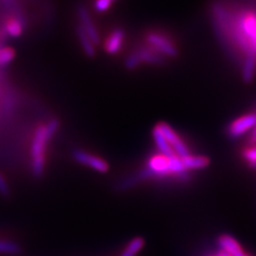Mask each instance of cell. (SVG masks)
<instances>
[{
	"mask_svg": "<svg viewBox=\"0 0 256 256\" xmlns=\"http://www.w3.org/2000/svg\"><path fill=\"white\" fill-rule=\"evenodd\" d=\"M134 52H137L142 64L146 63L150 64V66H162V64L164 63V57H162V54L155 52L153 48L148 47V45L139 47Z\"/></svg>",
	"mask_w": 256,
	"mask_h": 256,
	"instance_id": "10",
	"label": "cell"
},
{
	"mask_svg": "<svg viewBox=\"0 0 256 256\" xmlns=\"http://www.w3.org/2000/svg\"><path fill=\"white\" fill-rule=\"evenodd\" d=\"M256 72V57L246 56L242 66V79L246 84H250L254 79Z\"/></svg>",
	"mask_w": 256,
	"mask_h": 256,
	"instance_id": "15",
	"label": "cell"
},
{
	"mask_svg": "<svg viewBox=\"0 0 256 256\" xmlns=\"http://www.w3.org/2000/svg\"><path fill=\"white\" fill-rule=\"evenodd\" d=\"M125 31L121 28H116L111 31V34L106 38L105 44H104V50L110 54L114 56L120 52L125 42Z\"/></svg>",
	"mask_w": 256,
	"mask_h": 256,
	"instance_id": "8",
	"label": "cell"
},
{
	"mask_svg": "<svg viewBox=\"0 0 256 256\" xmlns=\"http://www.w3.org/2000/svg\"><path fill=\"white\" fill-rule=\"evenodd\" d=\"M234 36L246 56L256 57V11H242L234 20Z\"/></svg>",
	"mask_w": 256,
	"mask_h": 256,
	"instance_id": "2",
	"label": "cell"
},
{
	"mask_svg": "<svg viewBox=\"0 0 256 256\" xmlns=\"http://www.w3.org/2000/svg\"><path fill=\"white\" fill-rule=\"evenodd\" d=\"M182 162L187 171L201 170L205 169V168L210 164V159L207 156L189 154L188 156L182 158Z\"/></svg>",
	"mask_w": 256,
	"mask_h": 256,
	"instance_id": "12",
	"label": "cell"
},
{
	"mask_svg": "<svg viewBox=\"0 0 256 256\" xmlns=\"http://www.w3.org/2000/svg\"><path fill=\"white\" fill-rule=\"evenodd\" d=\"M2 29L4 30L6 36L10 38H20L24 34V22L18 16H9L4 22Z\"/></svg>",
	"mask_w": 256,
	"mask_h": 256,
	"instance_id": "13",
	"label": "cell"
},
{
	"mask_svg": "<svg viewBox=\"0 0 256 256\" xmlns=\"http://www.w3.org/2000/svg\"><path fill=\"white\" fill-rule=\"evenodd\" d=\"M16 56L15 50L10 46L0 47V68L6 66L10 64Z\"/></svg>",
	"mask_w": 256,
	"mask_h": 256,
	"instance_id": "17",
	"label": "cell"
},
{
	"mask_svg": "<svg viewBox=\"0 0 256 256\" xmlns=\"http://www.w3.org/2000/svg\"><path fill=\"white\" fill-rule=\"evenodd\" d=\"M144 239L142 237H134L132 242L127 244L121 256H136L144 246Z\"/></svg>",
	"mask_w": 256,
	"mask_h": 256,
	"instance_id": "16",
	"label": "cell"
},
{
	"mask_svg": "<svg viewBox=\"0 0 256 256\" xmlns=\"http://www.w3.org/2000/svg\"><path fill=\"white\" fill-rule=\"evenodd\" d=\"M141 64H142L141 60L138 57L137 52H136L134 50L128 54L126 59H125V61H124V66L128 70H134L136 68H138L141 66Z\"/></svg>",
	"mask_w": 256,
	"mask_h": 256,
	"instance_id": "18",
	"label": "cell"
},
{
	"mask_svg": "<svg viewBox=\"0 0 256 256\" xmlns=\"http://www.w3.org/2000/svg\"><path fill=\"white\" fill-rule=\"evenodd\" d=\"M157 126L159 127V130H162L164 138L166 139L168 142H169V144L175 152L176 155L182 158L190 154V150L187 146L186 142L180 138V136L174 130V128L171 125L166 124L164 122H160L157 124Z\"/></svg>",
	"mask_w": 256,
	"mask_h": 256,
	"instance_id": "5",
	"label": "cell"
},
{
	"mask_svg": "<svg viewBox=\"0 0 256 256\" xmlns=\"http://www.w3.org/2000/svg\"><path fill=\"white\" fill-rule=\"evenodd\" d=\"M73 159L79 164H82L84 166L90 168V169L95 170L96 172L100 173H107L109 171V164L107 160L102 159L98 156L93 155L89 152L84 150H75L73 152Z\"/></svg>",
	"mask_w": 256,
	"mask_h": 256,
	"instance_id": "4",
	"label": "cell"
},
{
	"mask_svg": "<svg viewBox=\"0 0 256 256\" xmlns=\"http://www.w3.org/2000/svg\"><path fill=\"white\" fill-rule=\"evenodd\" d=\"M220 250L226 252L230 256H250L246 254L237 240L230 235H221L217 240Z\"/></svg>",
	"mask_w": 256,
	"mask_h": 256,
	"instance_id": "9",
	"label": "cell"
},
{
	"mask_svg": "<svg viewBox=\"0 0 256 256\" xmlns=\"http://www.w3.org/2000/svg\"><path fill=\"white\" fill-rule=\"evenodd\" d=\"M152 134H153V139H154L156 146L159 150V154H162L166 157H171V156L175 155V152L171 148L169 142L166 141V139L164 138V136L162 134V130H159V127L157 125L153 128Z\"/></svg>",
	"mask_w": 256,
	"mask_h": 256,
	"instance_id": "14",
	"label": "cell"
},
{
	"mask_svg": "<svg viewBox=\"0 0 256 256\" xmlns=\"http://www.w3.org/2000/svg\"><path fill=\"white\" fill-rule=\"evenodd\" d=\"M112 2H116V0H112Z\"/></svg>",
	"mask_w": 256,
	"mask_h": 256,
	"instance_id": "25",
	"label": "cell"
},
{
	"mask_svg": "<svg viewBox=\"0 0 256 256\" xmlns=\"http://www.w3.org/2000/svg\"><path fill=\"white\" fill-rule=\"evenodd\" d=\"M114 4L112 0H95L94 2V10L98 13L107 12Z\"/></svg>",
	"mask_w": 256,
	"mask_h": 256,
	"instance_id": "21",
	"label": "cell"
},
{
	"mask_svg": "<svg viewBox=\"0 0 256 256\" xmlns=\"http://www.w3.org/2000/svg\"><path fill=\"white\" fill-rule=\"evenodd\" d=\"M60 127V122L57 118H52L47 123L40 124L32 137L30 156H31V171L34 178H42L46 164V152L48 143L57 134Z\"/></svg>",
	"mask_w": 256,
	"mask_h": 256,
	"instance_id": "1",
	"label": "cell"
},
{
	"mask_svg": "<svg viewBox=\"0 0 256 256\" xmlns=\"http://www.w3.org/2000/svg\"><path fill=\"white\" fill-rule=\"evenodd\" d=\"M212 256H219V255H218V253H216L214 255H212Z\"/></svg>",
	"mask_w": 256,
	"mask_h": 256,
	"instance_id": "24",
	"label": "cell"
},
{
	"mask_svg": "<svg viewBox=\"0 0 256 256\" xmlns=\"http://www.w3.org/2000/svg\"><path fill=\"white\" fill-rule=\"evenodd\" d=\"M77 14L79 18V22H78L79 25L84 28V30L86 32L88 36L91 38L95 46L100 45V32L98 27L95 26L89 10H88L84 6H79L77 8Z\"/></svg>",
	"mask_w": 256,
	"mask_h": 256,
	"instance_id": "7",
	"label": "cell"
},
{
	"mask_svg": "<svg viewBox=\"0 0 256 256\" xmlns=\"http://www.w3.org/2000/svg\"><path fill=\"white\" fill-rule=\"evenodd\" d=\"M146 44L153 48L155 52L160 54L164 58H178V47L173 40L164 34L158 31H150L146 34Z\"/></svg>",
	"mask_w": 256,
	"mask_h": 256,
	"instance_id": "3",
	"label": "cell"
},
{
	"mask_svg": "<svg viewBox=\"0 0 256 256\" xmlns=\"http://www.w3.org/2000/svg\"><path fill=\"white\" fill-rule=\"evenodd\" d=\"M20 252V246L12 242H4L0 240V253L4 254H18Z\"/></svg>",
	"mask_w": 256,
	"mask_h": 256,
	"instance_id": "19",
	"label": "cell"
},
{
	"mask_svg": "<svg viewBox=\"0 0 256 256\" xmlns=\"http://www.w3.org/2000/svg\"><path fill=\"white\" fill-rule=\"evenodd\" d=\"M0 194H2V196H10L9 186H8L4 176L2 173H0Z\"/></svg>",
	"mask_w": 256,
	"mask_h": 256,
	"instance_id": "22",
	"label": "cell"
},
{
	"mask_svg": "<svg viewBox=\"0 0 256 256\" xmlns=\"http://www.w3.org/2000/svg\"><path fill=\"white\" fill-rule=\"evenodd\" d=\"M256 127V114H248L237 118L226 130V134L232 139H238Z\"/></svg>",
	"mask_w": 256,
	"mask_h": 256,
	"instance_id": "6",
	"label": "cell"
},
{
	"mask_svg": "<svg viewBox=\"0 0 256 256\" xmlns=\"http://www.w3.org/2000/svg\"><path fill=\"white\" fill-rule=\"evenodd\" d=\"M250 144H251V146H256V128H254V130H253V132L251 134Z\"/></svg>",
	"mask_w": 256,
	"mask_h": 256,
	"instance_id": "23",
	"label": "cell"
},
{
	"mask_svg": "<svg viewBox=\"0 0 256 256\" xmlns=\"http://www.w3.org/2000/svg\"><path fill=\"white\" fill-rule=\"evenodd\" d=\"M76 34L78 38V41L82 47V52L88 58H94L96 56V46L93 43L91 38L88 36L86 32L84 30V28L77 24L76 26Z\"/></svg>",
	"mask_w": 256,
	"mask_h": 256,
	"instance_id": "11",
	"label": "cell"
},
{
	"mask_svg": "<svg viewBox=\"0 0 256 256\" xmlns=\"http://www.w3.org/2000/svg\"><path fill=\"white\" fill-rule=\"evenodd\" d=\"M242 156L246 162L248 166L256 164V146H250L244 148Z\"/></svg>",
	"mask_w": 256,
	"mask_h": 256,
	"instance_id": "20",
	"label": "cell"
}]
</instances>
